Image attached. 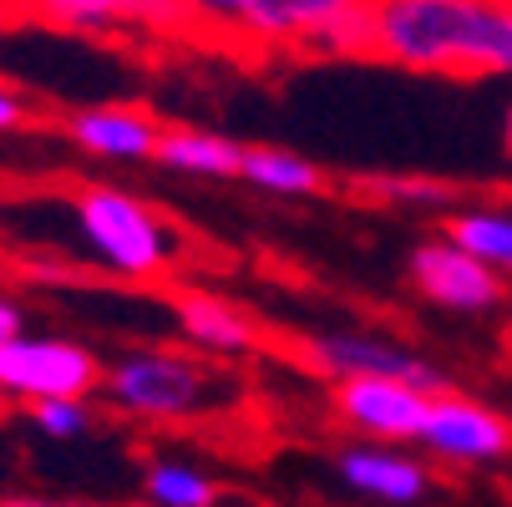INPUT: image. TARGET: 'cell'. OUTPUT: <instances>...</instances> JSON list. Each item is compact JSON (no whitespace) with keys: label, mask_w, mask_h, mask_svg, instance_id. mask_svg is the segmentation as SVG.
Masks as SVG:
<instances>
[{"label":"cell","mask_w":512,"mask_h":507,"mask_svg":"<svg viewBox=\"0 0 512 507\" xmlns=\"http://www.w3.org/2000/svg\"><path fill=\"white\" fill-rule=\"evenodd\" d=\"M416 452L442 467H497L512 457V416L452 386L442 396H431Z\"/></svg>","instance_id":"obj_8"},{"label":"cell","mask_w":512,"mask_h":507,"mask_svg":"<svg viewBox=\"0 0 512 507\" xmlns=\"http://www.w3.org/2000/svg\"><path fill=\"white\" fill-rule=\"evenodd\" d=\"M406 284L416 289L421 305L442 310V315H462V320L502 315L512 300V284L502 274H492L487 264H477L467 249H457L447 234H426L411 244Z\"/></svg>","instance_id":"obj_7"},{"label":"cell","mask_w":512,"mask_h":507,"mask_svg":"<svg viewBox=\"0 0 512 507\" xmlns=\"http://www.w3.org/2000/svg\"><path fill=\"white\" fill-rule=\"evenodd\" d=\"M66 213L97 274L117 284H168L193 259L183 229L153 198H137L117 183H71Z\"/></svg>","instance_id":"obj_3"},{"label":"cell","mask_w":512,"mask_h":507,"mask_svg":"<svg viewBox=\"0 0 512 507\" xmlns=\"http://www.w3.org/2000/svg\"><path fill=\"white\" fill-rule=\"evenodd\" d=\"M0 16L87 36H183V0H0Z\"/></svg>","instance_id":"obj_9"},{"label":"cell","mask_w":512,"mask_h":507,"mask_svg":"<svg viewBox=\"0 0 512 507\" xmlns=\"http://www.w3.org/2000/svg\"><path fill=\"white\" fill-rule=\"evenodd\" d=\"M137 507H148V502H137Z\"/></svg>","instance_id":"obj_25"},{"label":"cell","mask_w":512,"mask_h":507,"mask_svg":"<svg viewBox=\"0 0 512 507\" xmlns=\"http://www.w3.org/2000/svg\"><path fill=\"white\" fill-rule=\"evenodd\" d=\"M21 416H26V426L36 431V437H46V442H82V437H92V431H97L92 401H36Z\"/></svg>","instance_id":"obj_18"},{"label":"cell","mask_w":512,"mask_h":507,"mask_svg":"<svg viewBox=\"0 0 512 507\" xmlns=\"http://www.w3.org/2000/svg\"><path fill=\"white\" fill-rule=\"evenodd\" d=\"M335 477L345 492L376 502V507H421L436 492V467L416 447H391V442H345L335 452Z\"/></svg>","instance_id":"obj_12"},{"label":"cell","mask_w":512,"mask_h":507,"mask_svg":"<svg viewBox=\"0 0 512 507\" xmlns=\"http://www.w3.org/2000/svg\"><path fill=\"white\" fill-rule=\"evenodd\" d=\"M507 355H512V320H507Z\"/></svg>","instance_id":"obj_24"},{"label":"cell","mask_w":512,"mask_h":507,"mask_svg":"<svg viewBox=\"0 0 512 507\" xmlns=\"http://www.w3.org/2000/svg\"><path fill=\"white\" fill-rule=\"evenodd\" d=\"M436 224H442L436 234H447L457 249L512 284V203H457Z\"/></svg>","instance_id":"obj_15"},{"label":"cell","mask_w":512,"mask_h":507,"mask_svg":"<svg viewBox=\"0 0 512 507\" xmlns=\"http://www.w3.org/2000/svg\"><path fill=\"white\" fill-rule=\"evenodd\" d=\"M239 158H244V142H234L229 132H213V127H193V122H163L158 137V153L153 163L183 178H203V183H224L239 178Z\"/></svg>","instance_id":"obj_14"},{"label":"cell","mask_w":512,"mask_h":507,"mask_svg":"<svg viewBox=\"0 0 512 507\" xmlns=\"http://www.w3.org/2000/svg\"><path fill=\"white\" fill-rule=\"evenodd\" d=\"M502 158L512 163V102H507V112H502Z\"/></svg>","instance_id":"obj_23"},{"label":"cell","mask_w":512,"mask_h":507,"mask_svg":"<svg viewBox=\"0 0 512 507\" xmlns=\"http://www.w3.org/2000/svg\"><path fill=\"white\" fill-rule=\"evenodd\" d=\"M21 330H31V325H26V305L0 289V340H11V335H21Z\"/></svg>","instance_id":"obj_22"},{"label":"cell","mask_w":512,"mask_h":507,"mask_svg":"<svg viewBox=\"0 0 512 507\" xmlns=\"http://www.w3.org/2000/svg\"><path fill=\"white\" fill-rule=\"evenodd\" d=\"M102 406L127 426H193L229 411L218 360L188 345H132L102 366Z\"/></svg>","instance_id":"obj_4"},{"label":"cell","mask_w":512,"mask_h":507,"mask_svg":"<svg viewBox=\"0 0 512 507\" xmlns=\"http://www.w3.org/2000/svg\"><path fill=\"white\" fill-rule=\"evenodd\" d=\"M239 183H249L254 193H269V198H320V193H330V173L320 163H310L305 153H289V148H269V142L244 148Z\"/></svg>","instance_id":"obj_16"},{"label":"cell","mask_w":512,"mask_h":507,"mask_svg":"<svg viewBox=\"0 0 512 507\" xmlns=\"http://www.w3.org/2000/svg\"><path fill=\"white\" fill-rule=\"evenodd\" d=\"M0 507H102L87 497H56V492H0Z\"/></svg>","instance_id":"obj_21"},{"label":"cell","mask_w":512,"mask_h":507,"mask_svg":"<svg viewBox=\"0 0 512 507\" xmlns=\"http://www.w3.org/2000/svg\"><path fill=\"white\" fill-rule=\"evenodd\" d=\"M431 396L391 381V376H360L330 386V416L345 426L355 442H391V447H416L421 421H426Z\"/></svg>","instance_id":"obj_10"},{"label":"cell","mask_w":512,"mask_h":507,"mask_svg":"<svg viewBox=\"0 0 512 507\" xmlns=\"http://www.w3.org/2000/svg\"><path fill=\"white\" fill-rule=\"evenodd\" d=\"M279 355L295 360L300 371L320 376L325 386L360 381V376H391V381H406V386H416V391H426V396H442V391L457 386L431 355H416L406 340L381 335V330H360V325L284 335Z\"/></svg>","instance_id":"obj_5"},{"label":"cell","mask_w":512,"mask_h":507,"mask_svg":"<svg viewBox=\"0 0 512 507\" xmlns=\"http://www.w3.org/2000/svg\"><path fill=\"white\" fill-rule=\"evenodd\" d=\"M142 502L148 507H218L224 487L188 457H153L142 467Z\"/></svg>","instance_id":"obj_17"},{"label":"cell","mask_w":512,"mask_h":507,"mask_svg":"<svg viewBox=\"0 0 512 507\" xmlns=\"http://www.w3.org/2000/svg\"><path fill=\"white\" fill-rule=\"evenodd\" d=\"M31 122H36V107H31V97H26L21 87H11V82H0V137L26 132Z\"/></svg>","instance_id":"obj_20"},{"label":"cell","mask_w":512,"mask_h":507,"mask_svg":"<svg viewBox=\"0 0 512 507\" xmlns=\"http://www.w3.org/2000/svg\"><path fill=\"white\" fill-rule=\"evenodd\" d=\"M365 61L442 82H512V0H365Z\"/></svg>","instance_id":"obj_1"},{"label":"cell","mask_w":512,"mask_h":507,"mask_svg":"<svg viewBox=\"0 0 512 507\" xmlns=\"http://www.w3.org/2000/svg\"><path fill=\"white\" fill-rule=\"evenodd\" d=\"M168 315L183 335L188 350L208 360H249L269 345V330L229 295H218L208 284H173L168 289Z\"/></svg>","instance_id":"obj_11"},{"label":"cell","mask_w":512,"mask_h":507,"mask_svg":"<svg viewBox=\"0 0 512 507\" xmlns=\"http://www.w3.org/2000/svg\"><path fill=\"white\" fill-rule=\"evenodd\" d=\"M107 360L77 335L21 330L0 340V401L26 411L36 401H92Z\"/></svg>","instance_id":"obj_6"},{"label":"cell","mask_w":512,"mask_h":507,"mask_svg":"<svg viewBox=\"0 0 512 507\" xmlns=\"http://www.w3.org/2000/svg\"><path fill=\"white\" fill-rule=\"evenodd\" d=\"M61 137L97 163L132 168V163H153L163 122L142 107H127V102H92V107H71L61 117Z\"/></svg>","instance_id":"obj_13"},{"label":"cell","mask_w":512,"mask_h":507,"mask_svg":"<svg viewBox=\"0 0 512 507\" xmlns=\"http://www.w3.org/2000/svg\"><path fill=\"white\" fill-rule=\"evenodd\" d=\"M365 0H183V41L244 61L355 56L365 61Z\"/></svg>","instance_id":"obj_2"},{"label":"cell","mask_w":512,"mask_h":507,"mask_svg":"<svg viewBox=\"0 0 512 507\" xmlns=\"http://www.w3.org/2000/svg\"><path fill=\"white\" fill-rule=\"evenodd\" d=\"M376 193L386 203H416V208H436V219H442L447 208H457V193L442 188L436 178H376Z\"/></svg>","instance_id":"obj_19"}]
</instances>
